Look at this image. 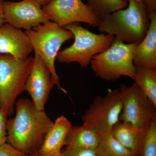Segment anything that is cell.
Returning a JSON list of instances; mask_svg holds the SVG:
<instances>
[{
	"label": "cell",
	"instance_id": "obj_1",
	"mask_svg": "<svg viewBox=\"0 0 156 156\" xmlns=\"http://www.w3.org/2000/svg\"><path fill=\"white\" fill-rule=\"evenodd\" d=\"M15 111L14 118L7 120V142L30 156L41 147L53 122L27 98L17 101Z\"/></svg>",
	"mask_w": 156,
	"mask_h": 156
},
{
	"label": "cell",
	"instance_id": "obj_2",
	"mask_svg": "<svg viewBox=\"0 0 156 156\" xmlns=\"http://www.w3.org/2000/svg\"><path fill=\"white\" fill-rule=\"evenodd\" d=\"M149 14L143 3L129 0L125 9L101 18V32L114 36L124 43L138 44L144 38L150 25Z\"/></svg>",
	"mask_w": 156,
	"mask_h": 156
},
{
	"label": "cell",
	"instance_id": "obj_3",
	"mask_svg": "<svg viewBox=\"0 0 156 156\" xmlns=\"http://www.w3.org/2000/svg\"><path fill=\"white\" fill-rule=\"evenodd\" d=\"M63 27L72 33L74 42L59 51L56 59L60 63H77L81 67H87L92 58L109 48L115 39L111 35L93 33L79 23H70Z\"/></svg>",
	"mask_w": 156,
	"mask_h": 156
},
{
	"label": "cell",
	"instance_id": "obj_4",
	"mask_svg": "<svg viewBox=\"0 0 156 156\" xmlns=\"http://www.w3.org/2000/svg\"><path fill=\"white\" fill-rule=\"evenodd\" d=\"M34 62V57L19 59L0 54V109L10 116L17 97L23 91Z\"/></svg>",
	"mask_w": 156,
	"mask_h": 156
},
{
	"label": "cell",
	"instance_id": "obj_5",
	"mask_svg": "<svg viewBox=\"0 0 156 156\" xmlns=\"http://www.w3.org/2000/svg\"><path fill=\"white\" fill-rule=\"evenodd\" d=\"M24 32L34 53L38 54L49 68L55 86L66 92L60 86L55 62L62 45L74 39L72 33L50 20Z\"/></svg>",
	"mask_w": 156,
	"mask_h": 156
},
{
	"label": "cell",
	"instance_id": "obj_6",
	"mask_svg": "<svg viewBox=\"0 0 156 156\" xmlns=\"http://www.w3.org/2000/svg\"><path fill=\"white\" fill-rule=\"evenodd\" d=\"M137 44L115 38L109 48L95 55L90 62L95 75L105 80L115 81L122 76L134 80L136 66L133 55Z\"/></svg>",
	"mask_w": 156,
	"mask_h": 156
},
{
	"label": "cell",
	"instance_id": "obj_7",
	"mask_svg": "<svg viewBox=\"0 0 156 156\" xmlns=\"http://www.w3.org/2000/svg\"><path fill=\"white\" fill-rule=\"evenodd\" d=\"M127 86L109 90L104 96L95 98L82 117L83 126L99 134L110 133L119 123Z\"/></svg>",
	"mask_w": 156,
	"mask_h": 156
},
{
	"label": "cell",
	"instance_id": "obj_8",
	"mask_svg": "<svg viewBox=\"0 0 156 156\" xmlns=\"http://www.w3.org/2000/svg\"><path fill=\"white\" fill-rule=\"evenodd\" d=\"M42 9L50 21L61 27L73 23L98 27L101 19L82 0H52Z\"/></svg>",
	"mask_w": 156,
	"mask_h": 156
},
{
	"label": "cell",
	"instance_id": "obj_9",
	"mask_svg": "<svg viewBox=\"0 0 156 156\" xmlns=\"http://www.w3.org/2000/svg\"><path fill=\"white\" fill-rule=\"evenodd\" d=\"M155 107L140 90L134 83L127 87L120 119L123 123L138 128H145L156 117Z\"/></svg>",
	"mask_w": 156,
	"mask_h": 156
},
{
	"label": "cell",
	"instance_id": "obj_10",
	"mask_svg": "<svg viewBox=\"0 0 156 156\" xmlns=\"http://www.w3.org/2000/svg\"><path fill=\"white\" fill-rule=\"evenodd\" d=\"M3 11L5 23L25 31L50 21L42 6L34 0L5 1Z\"/></svg>",
	"mask_w": 156,
	"mask_h": 156
},
{
	"label": "cell",
	"instance_id": "obj_11",
	"mask_svg": "<svg viewBox=\"0 0 156 156\" xmlns=\"http://www.w3.org/2000/svg\"><path fill=\"white\" fill-rule=\"evenodd\" d=\"M55 86L48 66L38 54L34 53V62L24 90L30 95L35 106L44 110L51 90Z\"/></svg>",
	"mask_w": 156,
	"mask_h": 156
},
{
	"label": "cell",
	"instance_id": "obj_12",
	"mask_svg": "<svg viewBox=\"0 0 156 156\" xmlns=\"http://www.w3.org/2000/svg\"><path fill=\"white\" fill-rule=\"evenodd\" d=\"M32 51L30 41L25 32L8 23L0 27V54L25 59Z\"/></svg>",
	"mask_w": 156,
	"mask_h": 156
},
{
	"label": "cell",
	"instance_id": "obj_13",
	"mask_svg": "<svg viewBox=\"0 0 156 156\" xmlns=\"http://www.w3.org/2000/svg\"><path fill=\"white\" fill-rule=\"evenodd\" d=\"M149 18L147 32L135 47L133 62L135 66L156 68V11L151 12Z\"/></svg>",
	"mask_w": 156,
	"mask_h": 156
},
{
	"label": "cell",
	"instance_id": "obj_14",
	"mask_svg": "<svg viewBox=\"0 0 156 156\" xmlns=\"http://www.w3.org/2000/svg\"><path fill=\"white\" fill-rule=\"evenodd\" d=\"M71 123L64 115L58 117L47 134L38 152L41 156H50L61 151L65 145L66 140L72 127Z\"/></svg>",
	"mask_w": 156,
	"mask_h": 156
},
{
	"label": "cell",
	"instance_id": "obj_15",
	"mask_svg": "<svg viewBox=\"0 0 156 156\" xmlns=\"http://www.w3.org/2000/svg\"><path fill=\"white\" fill-rule=\"evenodd\" d=\"M144 130L122 122L113 127L110 133L122 145L139 156Z\"/></svg>",
	"mask_w": 156,
	"mask_h": 156
},
{
	"label": "cell",
	"instance_id": "obj_16",
	"mask_svg": "<svg viewBox=\"0 0 156 156\" xmlns=\"http://www.w3.org/2000/svg\"><path fill=\"white\" fill-rule=\"evenodd\" d=\"M100 140V134L93 129L82 125L73 126L66 140V147L96 149Z\"/></svg>",
	"mask_w": 156,
	"mask_h": 156
},
{
	"label": "cell",
	"instance_id": "obj_17",
	"mask_svg": "<svg viewBox=\"0 0 156 156\" xmlns=\"http://www.w3.org/2000/svg\"><path fill=\"white\" fill-rule=\"evenodd\" d=\"M134 80L156 108V68L136 66Z\"/></svg>",
	"mask_w": 156,
	"mask_h": 156
},
{
	"label": "cell",
	"instance_id": "obj_18",
	"mask_svg": "<svg viewBox=\"0 0 156 156\" xmlns=\"http://www.w3.org/2000/svg\"><path fill=\"white\" fill-rule=\"evenodd\" d=\"M96 151L100 156H137L122 145L110 133L100 134Z\"/></svg>",
	"mask_w": 156,
	"mask_h": 156
},
{
	"label": "cell",
	"instance_id": "obj_19",
	"mask_svg": "<svg viewBox=\"0 0 156 156\" xmlns=\"http://www.w3.org/2000/svg\"><path fill=\"white\" fill-rule=\"evenodd\" d=\"M88 7L99 18L125 9L128 2L124 0H84Z\"/></svg>",
	"mask_w": 156,
	"mask_h": 156
},
{
	"label": "cell",
	"instance_id": "obj_20",
	"mask_svg": "<svg viewBox=\"0 0 156 156\" xmlns=\"http://www.w3.org/2000/svg\"><path fill=\"white\" fill-rule=\"evenodd\" d=\"M139 156H156V117L145 128Z\"/></svg>",
	"mask_w": 156,
	"mask_h": 156
},
{
	"label": "cell",
	"instance_id": "obj_21",
	"mask_svg": "<svg viewBox=\"0 0 156 156\" xmlns=\"http://www.w3.org/2000/svg\"><path fill=\"white\" fill-rule=\"evenodd\" d=\"M63 156H100L96 149L66 147L62 150Z\"/></svg>",
	"mask_w": 156,
	"mask_h": 156
},
{
	"label": "cell",
	"instance_id": "obj_22",
	"mask_svg": "<svg viewBox=\"0 0 156 156\" xmlns=\"http://www.w3.org/2000/svg\"><path fill=\"white\" fill-rule=\"evenodd\" d=\"M0 156H30L6 142L0 146Z\"/></svg>",
	"mask_w": 156,
	"mask_h": 156
},
{
	"label": "cell",
	"instance_id": "obj_23",
	"mask_svg": "<svg viewBox=\"0 0 156 156\" xmlns=\"http://www.w3.org/2000/svg\"><path fill=\"white\" fill-rule=\"evenodd\" d=\"M8 116L7 113L0 109V146L7 141L6 125Z\"/></svg>",
	"mask_w": 156,
	"mask_h": 156
},
{
	"label": "cell",
	"instance_id": "obj_24",
	"mask_svg": "<svg viewBox=\"0 0 156 156\" xmlns=\"http://www.w3.org/2000/svg\"><path fill=\"white\" fill-rule=\"evenodd\" d=\"M149 14L151 12L156 11V0H142Z\"/></svg>",
	"mask_w": 156,
	"mask_h": 156
},
{
	"label": "cell",
	"instance_id": "obj_25",
	"mask_svg": "<svg viewBox=\"0 0 156 156\" xmlns=\"http://www.w3.org/2000/svg\"><path fill=\"white\" fill-rule=\"evenodd\" d=\"M5 1V0H0V27L5 23L3 11V4Z\"/></svg>",
	"mask_w": 156,
	"mask_h": 156
},
{
	"label": "cell",
	"instance_id": "obj_26",
	"mask_svg": "<svg viewBox=\"0 0 156 156\" xmlns=\"http://www.w3.org/2000/svg\"><path fill=\"white\" fill-rule=\"evenodd\" d=\"M35 1L39 3L42 6L47 5L48 3L51 2L52 0H34Z\"/></svg>",
	"mask_w": 156,
	"mask_h": 156
},
{
	"label": "cell",
	"instance_id": "obj_27",
	"mask_svg": "<svg viewBox=\"0 0 156 156\" xmlns=\"http://www.w3.org/2000/svg\"><path fill=\"white\" fill-rule=\"evenodd\" d=\"M50 156H63V155L61 151L58 152V153L53 154L51 155Z\"/></svg>",
	"mask_w": 156,
	"mask_h": 156
},
{
	"label": "cell",
	"instance_id": "obj_28",
	"mask_svg": "<svg viewBox=\"0 0 156 156\" xmlns=\"http://www.w3.org/2000/svg\"><path fill=\"white\" fill-rule=\"evenodd\" d=\"M30 156H41V155H40V154H39L38 151H36L34 152V153L31 154Z\"/></svg>",
	"mask_w": 156,
	"mask_h": 156
},
{
	"label": "cell",
	"instance_id": "obj_29",
	"mask_svg": "<svg viewBox=\"0 0 156 156\" xmlns=\"http://www.w3.org/2000/svg\"><path fill=\"white\" fill-rule=\"evenodd\" d=\"M124 1H126V2H128L129 0H124ZM134 1L142 3V0H134Z\"/></svg>",
	"mask_w": 156,
	"mask_h": 156
}]
</instances>
